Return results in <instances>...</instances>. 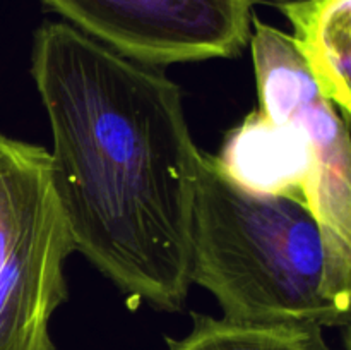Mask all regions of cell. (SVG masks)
Here are the masks:
<instances>
[{
  "label": "cell",
  "mask_w": 351,
  "mask_h": 350,
  "mask_svg": "<svg viewBox=\"0 0 351 350\" xmlns=\"http://www.w3.org/2000/svg\"><path fill=\"white\" fill-rule=\"evenodd\" d=\"M31 75L75 250L130 301L180 311L201 151L180 88L64 21L36 30Z\"/></svg>",
  "instance_id": "cell-1"
},
{
  "label": "cell",
  "mask_w": 351,
  "mask_h": 350,
  "mask_svg": "<svg viewBox=\"0 0 351 350\" xmlns=\"http://www.w3.org/2000/svg\"><path fill=\"white\" fill-rule=\"evenodd\" d=\"M197 174L191 281L215 295L225 318L348 326L351 280L308 206L245 191L206 151Z\"/></svg>",
  "instance_id": "cell-2"
},
{
  "label": "cell",
  "mask_w": 351,
  "mask_h": 350,
  "mask_svg": "<svg viewBox=\"0 0 351 350\" xmlns=\"http://www.w3.org/2000/svg\"><path fill=\"white\" fill-rule=\"evenodd\" d=\"M74 250L50 151L0 134V350H57L50 321Z\"/></svg>",
  "instance_id": "cell-3"
},
{
  "label": "cell",
  "mask_w": 351,
  "mask_h": 350,
  "mask_svg": "<svg viewBox=\"0 0 351 350\" xmlns=\"http://www.w3.org/2000/svg\"><path fill=\"white\" fill-rule=\"evenodd\" d=\"M254 72L259 110L300 126L315 153L307 206L321 225L339 273L351 280V144L348 124L319 91L290 34L252 17Z\"/></svg>",
  "instance_id": "cell-4"
},
{
  "label": "cell",
  "mask_w": 351,
  "mask_h": 350,
  "mask_svg": "<svg viewBox=\"0 0 351 350\" xmlns=\"http://www.w3.org/2000/svg\"><path fill=\"white\" fill-rule=\"evenodd\" d=\"M40 2L86 36L151 67L235 57L252 34V0Z\"/></svg>",
  "instance_id": "cell-5"
},
{
  "label": "cell",
  "mask_w": 351,
  "mask_h": 350,
  "mask_svg": "<svg viewBox=\"0 0 351 350\" xmlns=\"http://www.w3.org/2000/svg\"><path fill=\"white\" fill-rule=\"evenodd\" d=\"M237 185L254 194L285 196L307 205L315 180V153L300 126L254 110L226 134L216 156Z\"/></svg>",
  "instance_id": "cell-6"
},
{
  "label": "cell",
  "mask_w": 351,
  "mask_h": 350,
  "mask_svg": "<svg viewBox=\"0 0 351 350\" xmlns=\"http://www.w3.org/2000/svg\"><path fill=\"white\" fill-rule=\"evenodd\" d=\"M293 27L290 34L319 91L351 115V0H285L278 3Z\"/></svg>",
  "instance_id": "cell-7"
},
{
  "label": "cell",
  "mask_w": 351,
  "mask_h": 350,
  "mask_svg": "<svg viewBox=\"0 0 351 350\" xmlns=\"http://www.w3.org/2000/svg\"><path fill=\"white\" fill-rule=\"evenodd\" d=\"M168 350H331L314 323H254L192 312V329Z\"/></svg>",
  "instance_id": "cell-8"
}]
</instances>
